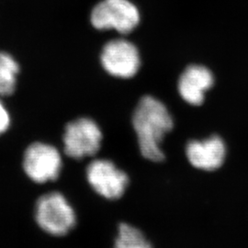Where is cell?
Listing matches in <instances>:
<instances>
[{
	"mask_svg": "<svg viewBox=\"0 0 248 248\" xmlns=\"http://www.w3.org/2000/svg\"><path fill=\"white\" fill-rule=\"evenodd\" d=\"M132 125L142 156L152 162L164 161L161 145L175 127V118L169 105L153 93L142 95L134 107Z\"/></svg>",
	"mask_w": 248,
	"mask_h": 248,
	"instance_id": "1",
	"label": "cell"
},
{
	"mask_svg": "<svg viewBox=\"0 0 248 248\" xmlns=\"http://www.w3.org/2000/svg\"><path fill=\"white\" fill-rule=\"evenodd\" d=\"M89 20L98 32L130 36L142 25L143 15L133 0H98L89 11Z\"/></svg>",
	"mask_w": 248,
	"mask_h": 248,
	"instance_id": "2",
	"label": "cell"
},
{
	"mask_svg": "<svg viewBox=\"0 0 248 248\" xmlns=\"http://www.w3.org/2000/svg\"><path fill=\"white\" fill-rule=\"evenodd\" d=\"M98 62L109 78L127 81L136 78L142 72L143 55L129 36H114L100 48Z\"/></svg>",
	"mask_w": 248,
	"mask_h": 248,
	"instance_id": "3",
	"label": "cell"
},
{
	"mask_svg": "<svg viewBox=\"0 0 248 248\" xmlns=\"http://www.w3.org/2000/svg\"><path fill=\"white\" fill-rule=\"evenodd\" d=\"M35 220L45 232L63 236L76 226L77 215L62 193L54 191L39 198L35 205Z\"/></svg>",
	"mask_w": 248,
	"mask_h": 248,
	"instance_id": "4",
	"label": "cell"
},
{
	"mask_svg": "<svg viewBox=\"0 0 248 248\" xmlns=\"http://www.w3.org/2000/svg\"><path fill=\"white\" fill-rule=\"evenodd\" d=\"M103 133L98 123L89 117H79L66 124L62 135L63 150L74 159H83L98 153Z\"/></svg>",
	"mask_w": 248,
	"mask_h": 248,
	"instance_id": "5",
	"label": "cell"
},
{
	"mask_svg": "<svg viewBox=\"0 0 248 248\" xmlns=\"http://www.w3.org/2000/svg\"><path fill=\"white\" fill-rule=\"evenodd\" d=\"M62 167L61 154L52 144L33 142L28 146L24 153V172L31 180L38 184L57 179Z\"/></svg>",
	"mask_w": 248,
	"mask_h": 248,
	"instance_id": "6",
	"label": "cell"
},
{
	"mask_svg": "<svg viewBox=\"0 0 248 248\" xmlns=\"http://www.w3.org/2000/svg\"><path fill=\"white\" fill-rule=\"evenodd\" d=\"M89 185L107 200H118L129 185L127 174L108 159L93 160L87 168Z\"/></svg>",
	"mask_w": 248,
	"mask_h": 248,
	"instance_id": "7",
	"label": "cell"
},
{
	"mask_svg": "<svg viewBox=\"0 0 248 248\" xmlns=\"http://www.w3.org/2000/svg\"><path fill=\"white\" fill-rule=\"evenodd\" d=\"M214 83V75L208 66L201 63H190L182 70L177 78V93L186 104L202 106Z\"/></svg>",
	"mask_w": 248,
	"mask_h": 248,
	"instance_id": "8",
	"label": "cell"
},
{
	"mask_svg": "<svg viewBox=\"0 0 248 248\" xmlns=\"http://www.w3.org/2000/svg\"><path fill=\"white\" fill-rule=\"evenodd\" d=\"M188 162L196 169L213 171L222 167L226 156V145L218 134L202 140H190L186 145Z\"/></svg>",
	"mask_w": 248,
	"mask_h": 248,
	"instance_id": "9",
	"label": "cell"
},
{
	"mask_svg": "<svg viewBox=\"0 0 248 248\" xmlns=\"http://www.w3.org/2000/svg\"><path fill=\"white\" fill-rule=\"evenodd\" d=\"M21 66L16 56L0 50V97L9 98L15 94L18 86Z\"/></svg>",
	"mask_w": 248,
	"mask_h": 248,
	"instance_id": "10",
	"label": "cell"
},
{
	"mask_svg": "<svg viewBox=\"0 0 248 248\" xmlns=\"http://www.w3.org/2000/svg\"><path fill=\"white\" fill-rule=\"evenodd\" d=\"M113 248H153L142 231L128 223H121Z\"/></svg>",
	"mask_w": 248,
	"mask_h": 248,
	"instance_id": "11",
	"label": "cell"
},
{
	"mask_svg": "<svg viewBox=\"0 0 248 248\" xmlns=\"http://www.w3.org/2000/svg\"><path fill=\"white\" fill-rule=\"evenodd\" d=\"M12 118L4 98L0 97V135L7 133L11 126Z\"/></svg>",
	"mask_w": 248,
	"mask_h": 248,
	"instance_id": "12",
	"label": "cell"
}]
</instances>
